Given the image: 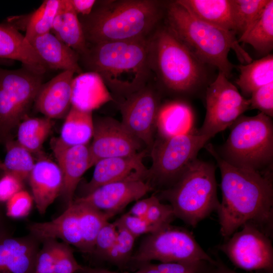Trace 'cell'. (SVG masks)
<instances>
[{"instance_id":"52","label":"cell","mask_w":273,"mask_h":273,"mask_svg":"<svg viewBox=\"0 0 273 273\" xmlns=\"http://www.w3.org/2000/svg\"><path fill=\"white\" fill-rule=\"evenodd\" d=\"M0 170L2 171L4 170V165H3V161L1 160V159H0Z\"/></svg>"},{"instance_id":"4","label":"cell","mask_w":273,"mask_h":273,"mask_svg":"<svg viewBox=\"0 0 273 273\" xmlns=\"http://www.w3.org/2000/svg\"><path fill=\"white\" fill-rule=\"evenodd\" d=\"M166 25L204 64L216 67L229 78L234 66L229 61L231 50L241 63H250V55L241 47L235 32L203 22L175 1L166 5Z\"/></svg>"},{"instance_id":"54","label":"cell","mask_w":273,"mask_h":273,"mask_svg":"<svg viewBox=\"0 0 273 273\" xmlns=\"http://www.w3.org/2000/svg\"><path fill=\"white\" fill-rule=\"evenodd\" d=\"M34 273H35V272H34Z\"/></svg>"},{"instance_id":"25","label":"cell","mask_w":273,"mask_h":273,"mask_svg":"<svg viewBox=\"0 0 273 273\" xmlns=\"http://www.w3.org/2000/svg\"><path fill=\"white\" fill-rule=\"evenodd\" d=\"M111 101H114V98L97 74L83 72L74 78L71 106L93 111Z\"/></svg>"},{"instance_id":"16","label":"cell","mask_w":273,"mask_h":273,"mask_svg":"<svg viewBox=\"0 0 273 273\" xmlns=\"http://www.w3.org/2000/svg\"><path fill=\"white\" fill-rule=\"evenodd\" d=\"M146 151L127 157L101 159L94 165L90 180L85 185V195L104 185L126 179L148 180L149 170L143 163Z\"/></svg>"},{"instance_id":"36","label":"cell","mask_w":273,"mask_h":273,"mask_svg":"<svg viewBox=\"0 0 273 273\" xmlns=\"http://www.w3.org/2000/svg\"><path fill=\"white\" fill-rule=\"evenodd\" d=\"M114 223L117 229L116 239L106 260L122 266L131 260L136 238L117 219Z\"/></svg>"},{"instance_id":"49","label":"cell","mask_w":273,"mask_h":273,"mask_svg":"<svg viewBox=\"0 0 273 273\" xmlns=\"http://www.w3.org/2000/svg\"><path fill=\"white\" fill-rule=\"evenodd\" d=\"M81 273H130L128 272H117L103 268H92L83 266ZM133 273V272H132Z\"/></svg>"},{"instance_id":"2","label":"cell","mask_w":273,"mask_h":273,"mask_svg":"<svg viewBox=\"0 0 273 273\" xmlns=\"http://www.w3.org/2000/svg\"><path fill=\"white\" fill-rule=\"evenodd\" d=\"M150 37L87 44L85 52L79 56V66L83 72L99 75L122 100L148 84L153 72Z\"/></svg>"},{"instance_id":"30","label":"cell","mask_w":273,"mask_h":273,"mask_svg":"<svg viewBox=\"0 0 273 273\" xmlns=\"http://www.w3.org/2000/svg\"><path fill=\"white\" fill-rule=\"evenodd\" d=\"M238 41L251 45L260 54L267 55L272 50V0H269L259 18Z\"/></svg>"},{"instance_id":"44","label":"cell","mask_w":273,"mask_h":273,"mask_svg":"<svg viewBox=\"0 0 273 273\" xmlns=\"http://www.w3.org/2000/svg\"><path fill=\"white\" fill-rule=\"evenodd\" d=\"M136 238L144 234H149L158 230L150 224L145 217L129 214L127 212L117 219Z\"/></svg>"},{"instance_id":"37","label":"cell","mask_w":273,"mask_h":273,"mask_svg":"<svg viewBox=\"0 0 273 273\" xmlns=\"http://www.w3.org/2000/svg\"><path fill=\"white\" fill-rule=\"evenodd\" d=\"M206 261L144 263L133 273H198Z\"/></svg>"},{"instance_id":"3","label":"cell","mask_w":273,"mask_h":273,"mask_svg":"<svg viewBox=\"0 0 273 273\" xmlns=\"http://www.w3.org/2000/svg\"><path fill=\"white\" fill-rule=\"evenodd\" d=\"M166 5L156 0L96 1L78 15L87 44L149 38L160 25Z\"/></svg>"},{"instance_id":"45","label":"cell","mask_w":273,"mask_h":273,"mask_svg":"<svg viewBox=\"0 0 273 273\" xmlns=\"http://www.w3.org/2000/svg\"><path fill=\"white\" fill-rule=\"evenodd\" d=\"M3 172L0 177V204L6 203L23 187L22 180L11 173Z\"/></svg>"},{"instance_id":"35","label":"cell","mask_w":273,"mask_h":273,"mask_svg":"<svg viewBox=\"0 0 273 273\" xmlns=\"http://www.w3.org/2000/svg\"><path fill=\"white\" fill-rule=\"evenodd\" d=\"M268 1L233 0L236 35L240 37L249 29L260 16Z\"/></svg>"},{"instance_id":"21","label":"cell","mask_w":273,"mask_h":273,"mask_svg":"<svg viewBox=\"0 0 273 273\" xmlns=\"http://www.w3.org/2000/svg\"><path fill=\"white\" fill-rule=\"evenodd\" d=\"M28 230L30 235L39 242L60 239L83 252L78 212L73 201L58 217L49 221L31 223Z\"/></svg>"},{"instance_id":"29","label":"cell","mask_w":273,"mask_h":273,"mask_svg":"<svg viewBox=\"0 0 273 273\" xmlns=\"http://www.w3.org/2000/svg\"><path fill=\"white\" fill-rule=\"evenodd\" d=\"M240 74L236 83L243 97H250L258 88L273 82V55L268 54L246 65L238 66Z\"/></svg>"},{"instance_id":"26","label":"cell","mask_w":273,"mask_h":273,"mask_svg":"<svg viewBox=\"0 0 273 273\" xmlns=\"http://www.w3.org/2000/svg\"><path fill=\"white\" fill-rule=\"evenodd\" d=\"M175 2L196 18L217 27L235 32L233 0H177Z\"/></svg>"},{"instance_id":"9","label":"cell","mask_w":273,"mask_h":273,"mask_svg":"<svg viewBox=\"0 0 273 273\" xmlns=\"http://www.w3.org/2000/svg\"><path fill=\"white\" fill-rule=\"evenodd\" d=\"M43 75L25 66L15 70L0 67V140L11 133L24 119L42 84Z\"/></svg>"},{"instance_id":"7","label":"cell","mask_w":273,"mask_h":273,"mask_svg":"<svg viewBox=\"0 0 273 273\" xmlns=\"http://www.w3.org/2000/svg\"><path fill=\"white\" fill-rule=\"evenodd\" d=\"M225 142L215 149L225 161L235 167L261 173L272 172L273 123L259 112L240 116L231 126Z\"/></svg>"},{"instance_id":"43","label":"cell","mask_w":273,"mask_h":273,"mask_svg":"<svg viewBox=\"0 0 273 273\" xmlns=\"http://www.w3.org/2000/svg\"><path fill=\"white\" fill-rule=\"evenodd\" d=\"M36 258L35 273H53L54 272L56 244V240H48L43 242Z\"/></svg>"},{"instance_id":"27","label":"cell","mask_w":273,"mask_h":273,"mask_svg":"<svg viewBox=\"0 0 273 273\" xmlns=\"http://www.w3.org/2000/svg\"><path fill=\"white\" fill-rule=\"evenodd\" d=\"M51 32L79 56L87 50V43L78 15L69 0H60Z\"/></svg>"},{"instance_id":"40","label":"cell","mask_w":273,"mask_h":273,"mask_svg":"<svg viewBox=\"0 0 273 273\" xmlns=\"http://www.w3.org/2000/svg\"><path fill=\"white\" fill-rule=\"evenodd\" d=\"M116 236L117 229L115 223L108 221L97 235L92 254L106 260L115 242Z\"/></svg>"},{"instance_id":"20","label":"cell","mask_w":273,"mask_h":273,"mask_svg":"<svg viewBox=\"0 0 273 273\" xmlns=\"http://www.w3.org/2000/svg\"><path fill=\"white\" fill-rule=\"evenodd\" d=\"M28 179L36 207L44 214L62 192L63 178L60 167L49 159L40 158L35 162Z\"/></svg>"},{"instance_id":"12","label":"cell","mask_w":273,"mask_h":273,"mask_svg":"<svg viewBox=\"0 0 273 273\" xmlns=\"http://www.w3.org/2000/svg\"><path fill=\"white\" fill-rule=\"evenodd\" d=\"M219 246L236 267L246 270L272 271L273 248L270 237L252 223L243 224Z\"/></svg>"},{"instance_id":"8","label":"cell","mask_w":273,"mask_h":273,"mask_svg":"<svg viewBox=\"0 0 273 273\" xmlns=\"http://www.w3.org/2000/svg\"><path fill=\"white\" fill-rule=\"evenodd\" d=\"M194 132L155 140L150 151L152 164L148 180L159 191L173 185L197 158L210 140Z\"/></svg>"},{"instance_id":"47","label":"cell","mask_w":273,"mask_h":273,"mask_svg":"<svg viewBox=\"0 0 273 273\" xmlns=\"http://www.w3.org/2000/svg\"><path fill=\"white\" fill-rule=\"evenodd\" d=\"M198 273H238L225 265L219 259L205 261Z\"/></svg>"},{"instance_id":"28","label":"cell","mask_w":273,"mask_h":273,"mask_svg":"<svg viewBox=\"0 0 273 273\" xmlns=\"http://www.w3.org/2000/svg\"><path fill=\"white\" fill-rule=\"evenodd\" d=\"M65 118L57 140L67 146L87 145L94 133L92 111L71 106Z\"/></svg>"},{"instance_id":"46","label":"cell","mask_w":273,"mask_h":273,"mask_svg":"<svg viewBox=\"0 0 273 273\" xmlns=\"http://www.w3.org/2000/svg\"><path fill=\"white\" fill-rule=\"evenodd\" d=\"M157 198L156 195H152L147 198L138 200L127 213L133 216L145 217L150 207Z\"/></svg>"},{"instance_id":"31","label":"cell","mask_w":273,"mask_h":273,"mask_svg":"<svg viewBox=\"0 0 273 273\" xmlns=\"http://www.w3.org/2000/svg\"><path fill=\"white\" fill-rule=\"evenodd\" d=\"M52 120L46 117L27 118L17 126L16 141L32 154L40 152L52 127Z\"/></svg>"},{"instance_id":"39","label":"cell","mask_w":273,"mask_h":273,"mask_svg":"<svg viewBox=\"0 0 273 273\" xmlns=\"http://www.w3.org/2000/svg\"><path fill=\"white\" fill-rule=\"evenodd\" d=\"M145 218L159 230L171 224L176 216L171 205L162 203L158 198L150 207Z\"/></svg>"},{"instance_id":"33","label":"cell","mask_w":273,"mask_h":273,"mask_svg":"<svg viewBox=\"0 0 273 273\" xmlns=\"http://www.w3.org/2000/svg\"><path fill=\"white\" fill-rule=\"evenodd\" d=\"M5 144L6 154L3 161V171L14 175L23 181L28 179L35 162L32 154L12 139Z\"/></svg>"},{"instance_id":"1","label":"cell","mask_w":273,"mask_h":273,"mask_svg":"<svg viewBox=\"0 0 273 273\" xmlns=\"http://www.w3.org/2000/svg\"><path fill=\"white\" fill-rule=\"evenodd\" d=\"M204 148L215 159L220 171L222 199L217 212L222 236L227 239L250 222L271 237L272 172L261 173L235 167L221 158L211 144Z\"/></svg>"},{"instance_id":"14","label":"cell","mask_w":273,"mask_h":273,"mask_svg":"<svg viewBox=\"0 0 273 273\" xmlns=\"http://www.w3.org/2000/svg\"><path fill=\"white\" fill-rule=\"evenodd\" d=\"M94 123L92 142L89 145L92 166L102 159L130 156L142 151L143 144L121 122L104 117L94 120Z\"/></svg>"},{"instance_id":"13","label":"cell","mask_w":273,"mask_h":273,"mask_svg":"<svg viewBox=\"0 0 273 273\" xmlns=\"http://www.w3.org/2000/svg\"><path fill=\"white\" fill-rule=\"evenodd\" d=\"M160 105L159 93L148 84L118 104L122 124L150 151L155 141L156 121Z\"/></svg>"},{"instance_id":"19","label":"cell","mask_w":273,"mask_h":273,"mask_svg":"<svg viewBox=\"0 0 273 273\" xmlns=\"http://www.w3.org/2000/svg\"><path fill=\"white\" fill-rule=\"evenodd\" d=\"M74 74L71 71H62L41 85L34 103L44 117L52 120L65 117L71 107Z\"/></svg>"},{"instance_id":"42","label":"cell","mask_w":273,"mask_h":273,"mask_svg":"<svg viewBox=\"0 0 273 273\" xmlns=\"http://www.w3.org/2000/svg\"><path fill=\"white\" fill-rule=\"evenodd\" d=\"M249 109H256L271 118L273 116V82L261 86L251 94Z\"/></svg>"},{"instance_id":"11","label":"cell","mask_w":273,"mask_h":273,"mask_svg":"<svg viewBox=\"0 0 273 273\" xmlns=\"http://www.w3.org/2000/svg\"><path fill=\"white\" fill-rule=\"evenodd\" d=\"M205 101V117L197 132L209 139L230 127L250 108L249 99L243 97L220 72L206 87Z\"/></svg>"},{"instance_id":"51","label":"cell","mask_w":273,"mask_h":273,"mask_svg":"<svg viewBox=\"0 0 273 273\" xmlns=\"http://www.w3.org/2000/svg\"><path fill=\"white\" fill-rule=\"evenodd\" d=\"M9 64V62L8 60H0V65Z\"/></svg>"},{"instance_id":"23","label":"cell","mask_w":273,"mask_h":273,"mask_svg":"<svg viewBox=\"0 0 273 273\" xmlns=\"http://www.w3.org/2000/svg\"><path fill=\"white\" fill-rule=\"evenodd\" d=\"M29 43L48 68L71 71L77 75L83 73L79 64V55L51 32Z\"/></svg>"},{"instance_id":"41","label":"cell","mask_w":273,"mask_h":273,"mask_svg":"<svg viewBox=\"0 0 273 273\" xmlns=\"http://www.w3.org/2000/svg\"><path fill=\"white\" fill-rule=\"evenodd\" d=\"M33 201L32 195L22 189L16 193L6 203V215L15 218L24 217L29 213Z\"/></svg>"},{"instance_id":"15","label":"cell","mask_w":273,"mask_h":273,"mask_svg":"<svg viewBox=\"0 0 273 273\" xmlns=\"http://www.w3.org/2000/svg\"><path fill=\"white\" fill-rule=\"evenodd\" d=\"M154 190L149 180L126 179L104 185L74 200L87 204L112 218L128 204Z\"/></svg>"},{"instance_id":"32","label":"cell","mask_w":273,"mask_h":273,"mask_svg":"<svg viewBox=\"0 0 273 273\" xmlns=\"http://www.w3.org/2000/svg\"><path fill=\"white\" fill-rule=\"evenodd\" d=\"M73 201L78 212L83 252L92 254L98 233L111 217L87 204Z\"/></svg>"},{"instance_id":"38","label":"cell","mask_w":273,"mask_h":273,"mask_svg":"<svg viewBox=\"0 0 273 273\" xmlns=\"http://www.w3.org/2000/svg\"><path fill=\"white\" fill-rule=\"evenodd\" d=\"M70 245L57 241L56 244L54 272L57 273L80 272L83 266L76 260Z\"/></svg>"},{"instance_id":"18","label":"cell","mask_w":273,"mask_h":273,"mask_svg":"<svg viewBox=\"0 0 273 273\" xmlns=\"http://www.w3.org/2000/svg\"><path fill=\"white\" fill-rule=\"evenodd\" d=\"M52 148L63 175L61 195L67 206L74 199V193L82 176L92 167L89 145L67 146L55 139Z\"/></svg>"},{"instance_id":"10","label":"cell","mask_w":273,"mask_h":273,"mask_svg":"<svg viewBox=\"0 0 273 273\" xmlns=\"http://www.w3.org/2000/svg\"><path fill=\"white\" fill-rule=\"evenodd\" d=\"M214 259L202 249L192 233L171 224L148 234L131 258L139 265L153 260L183 262Z\"/></svg>"},{"instance_id":"5","label":"cell","mask_w":273,"mask_h":273,"mask_svg":"<svg viewBox=\"0 0 273 273\" xmlns=\"http://www.w3.org/2000/svg\"><path fill=\"white\" fill-rule=\"evenodd\" d=\"M152 72L172 93L198 95L208 84L207 65L198 59L165 24L150 37Z\"/></svg>"},{"instance_id":"17","label":"cell","mask_w":273,"mask_h":273,"mask_svg":"<svg viewBox=\"0 0 273 273\" xmlns=\"http://www.w3.org/2000/svg\"><path fill=\"white\" fill-rule=\"evenodd\" d=\"M39 241L30 235L16 237L0 229V273H34Z\"/></svg>"},{"instance_id":"50","label":"cell","mask_w":273,"mask_h":273,"mask_svg":"<svg viewBox=\"0 0 273 273\" xmlns=\"http://www.w3.org/2000/svg\"><path fill=\"white\" fill-rule=\"evenodd\" d=\"M1 204H0V229L6 226L5 222V216L3 213Z\"/></svg>"},{"instance_id":"22","label":"cell","mask_w":273,"mask_h":273,"mask_svg":"<svg viewBox=\"0 0 273 273\" xmlns=\"http://www.w3.org/2000/svg\"><path fill=\"white\" fill-rule=\"evenodd\" d=\"M0 60L19 61L42 75L48 69L25 36L6 22L0 23Z\"/></svg>"},{"instance_id":"53","label":"cell","mask_w":273,"mask_h":273,"mask_svg":"<svg viewBox=\"0 0 273 273\" xmlns=\"http://www.w3.org/2000/svg\"><path fill=\"white\" fill-rule=\"evenodd\" d=\"M53 273H57V272H53Z\"/></svg>"},{"instance_id":"6","label":"cell","mask_w":273,"mask_h":273,"mask_svg":"<svg viewBox=\"0 0 273 273\" xmlns=\"http://www.w3.org/2000/svg\"><path fill=\"white\" fill-rule=\"evenodd\" d=\"M215 170L212 163L197 158L173 185L157 196L169 202L176 218L195 227L219 207Z\"/></svg>"},{"instance_id":"34","label":"cell","mask_w":273,"mask_h":273,"mask_svg":"<svg viewBox=\"0 0 273 273\" xmlns=\"http://www.w3.org/2000/svg\"><path fill=\"white\" fill-rule=\"evenodd\" d=\"M60 4V0H45L35 11L29 14L24 35L29 42L51 32Z\"/></svg>"},{"instance_id":"48","label":"cell","mask_w":273,"mask_h":273,"mask_svg":"<svg viewBox=\"0 0 273 273\" xmlns=\"http://www.w3.org/2000/svg\"><path fill=\"white\" fill-rule=\"evenodd\" d=\"M75 12L78 15L86 16L89 14L97 1L69 0Z\"/></svg>"},{"instance_id":"24","label":"cell","mask_w":273,"mask_h":273,"mask_svg":"<svg viewBox=\"0 0 273 273\" xmlns=\"http://www.w3.org/2000/svg\"><path fill=\"white\" fill-rule=\"evenodd\" d=\"M194 122V112L189 103L182 100L169 101L160 106L156 130L160 138H169L195 131Z\"/></svg>"}]
</instances>
